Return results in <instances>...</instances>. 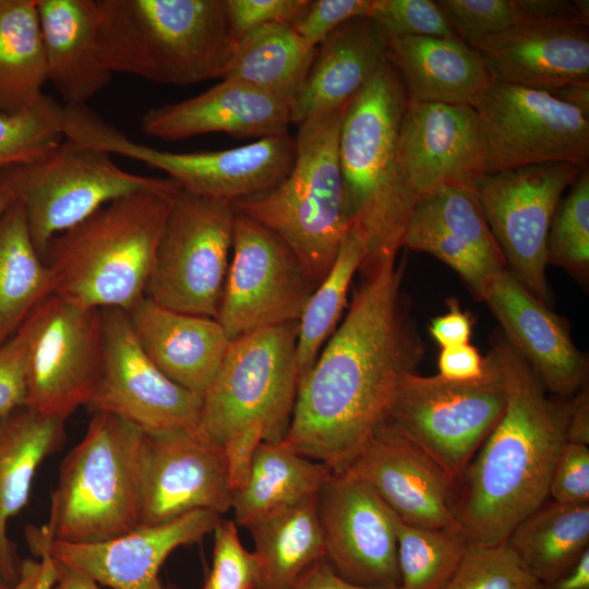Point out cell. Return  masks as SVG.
<instances>
[{"label":"cell","instance_id":"cell-1","mask_svg":"<svg viewBox=\"0 0 589 589\" xmlns=\"http://www.w3.org/2000/svg\"><path fill=\"white\" fill-rule=\"evenodd\" d=\"M361 273L346 317L299 382L283 438L333 473L346 471L377 431L398 382L424 354L401 291L404 265L390 257Z\"/></svg>","mask_w":589,"mask_h":589},{"label":"cell","instance_id":"cell-2","mask_svg":"<svg viewBox=\"0 0 589 589\" xmlns=\"http://www.w3.org/2000/svg\"><path fill=\"white\" fill-rule=\"evenodd\" d=\"M505 390L504 412L455 481L452 509L469 542L504 543L548 498L566 442L568 402L557 404L504 336L492 340Z\"/></svg>","mask_w":589,"mask_h":589},{"label":"cell","instance_id":"cell-3","mask_svg":"<svg viewBox=\"0 0 589 589\" xmlns=\"http://www.w3.org/2000/svg\"><path fill=\"white\" fill-rule=\"evenodd\" d=\"M407 100L404 82L386 59L342 116L338 159L344 212L348 230L364 248L360 272L397 256L418 200L399 151Z\"/></svg>","mask_w":589,"mask_h":589},{"label":"cell","instance_id":"cell-4","mask_svg":"<svg viewBox=\"0 0 589 589\" xmlns=\"http://www.w3.org/2000/svg\"><path fill=\"white\" fill-rule=\"evenodd\" d=\"M179 185L117 199L53 237L43 254L53 293L96 309L130 312L143 298Z\"/></svg>","mask_w":589,"mask_h":589},{"label":"cell","instance_id":"cell-5","mask_svg":"<svg viewBox=\"0 0 589 589\" xmlns=\"http://www.w3.org/2000/svg\"><path fill=\"white\" fill-rule=\"evenodd\" d=\"M97 52L111 73L164 85L224 79L236 41L226 0H96Z\"/></svg>","mask_w":589,"mask_h":589},{"label":"cell","instance_id":"cell-6","mask_svg":"<svg viewBox=\"0 0 589 589\" xmlns=\"http://www.w3.org/2000/svg\"><path fill=\"white\" fill-rule=\"evenodd\" d=\"M145 433L93 412L84 437L64 458L40 529L50 540H110L140 526Z\"/></svg>","mask_w":589,"mask_h":589},{"label":"cell","instance_id":"cell-7","mask_svg":"<svg viewBox=\"0 0 589 589\" xmlns=\"http://www.w3.org/2000/svg\"><path fill=\"white\" fill-rule=\"evenodd\" d=\"M347 106L317 112L298 125L294 165L277 187L232 202L236 213L286 242L317 284L330 271L348 231L338 159Z\"/></svg>","mask_w":589,"mask_h":589},{"label":"cell","instance_id":"cell-8","mask_svg":"<svg viewBox=\"0 0 589 589\" xmlns=\"http://www.w3.org/2000/svg\"><path fill=\"white\" fill-rule=\"evenodd\" d=\"M62 131L79 144L161 170L181 190L230 203L274 189L296 160V137L289 133L220 151L158 149L133 141L87 105L64 108Z\"/></svg>","mask_w":589,"mask_h":589},{"label":"cell","instance_id":"cell-9","mask_svg":"<svg viewBox=\"0 0 589 589\" xmlns=\"http://www.w3.org/2000/svg\"><path fill=\"white\" fill-rule=\"evenodd\" d=\"M485 358V371L474 381L454 382L417 372L404 375L378 429L418 446L456 481L506 405L496 359L491 350Z\"/></svg>","mask_w":589,"mask_h":589},{"label":"cell","instance_id":"cell-10","mask_svg":"<svg viewBox=\"0 0 589 589\" xmlns=\"http://www.w3.org/2000/svg\"><path fill=\"white\" fill-rule=\"evenodd\" d=\"M298 321L265 327L230 341L202 396L200 430L221 444L235 431L262 422L266 442L284 438L296 404Z\"/></svg>","mask_w":589,"mask_h":589},{"label":"cell","instance_id":"cell-11","mask_svg":"<svg viewBox=\"0 0 589 589\" xmlns=\"http://www.w3.org/2000/svg\"><path fill=\"white\" fill-rule=\"evenodd\" d=\"M3 171L24 208L31 238L41 259L53 237L104 205L172 181L129 172L110 154L68 139L43 157Z\"/></svg>","mask_w":589,"mask_h":589},{"label":"cell","instance_id":"cell-12","mask_svg":"<svg viewBox=\"0 0 589 589\" xmlns=\"http://www.w3.org/2000/svg\"><path fill=\"white\" fill-rule=\"evenodd\" d=\"M232 203L179 190L163 227L145 298L217 318L232 249Z\"/></svg>","mask_w":589,"mask_h":589},{"label":"cell","instance_id":"cell-13","mask_svg":"<svg viewBox=\"0 0 589 589\" xmlns=\"http://www.w3.org/2000/svg\"><path fill=\"white\" fill-rule=\"evenodd\" d=\"M22 325L27 335L25 406L65 421L87 406L101 375V309L52 293Z\"/></svg>","mask_w":589,"mask_h":589},{"label":"cell","instance_id":"cell-14","mask_svg":"<svg viewBox=\"0 0 589 589\" xmlns=\"http://www.w3.org/2000/svg\"><path fill=\"white\" fill-rule=\"evenodd\" d=\"M485 175L528 166H588L589 113L537 89L492 82L473 107Z\"/></svg>","mask_w":589,"mask_h":589},{"label":"cell","instance_id":"cell-15","mask_svg":"<svg viewBox=\"0 0 589 589\" xmlns=\"http://www.w3.org/2000/svg\"><path fill=\"white\" fill-rule=\"evenodd\" d=\"M587 166L552 163L483 175L474 191L507 269L550 306L546 238L565 190Z\"/></svg>","mask_w":589,"mask_h":589},{"label":"cell","instance_id":"cell-16","mask_svg":"<svg viewBox=\"0 0 589 589\" xmlns=\"http://www.w3.org/2000/svg\"><path fill=\"white\" fill-rule=\"evenodd\" d=\"M217 321L230 340L299 321L318 285L276 233L236 213Z\"/></svg>","mask_w":589,"mask_h":589},{"label":"cell","instance_id":"cell-17","mask_svg":"<svg viewBox=\"0 0 589 589\" xmlns=\"http://www.w3.org/2000/svg\"><path fill=\"white\" fill-rule=\"evenodd\" d=\"M104 365L87 404L146 434L200 429L202 396L168 378L144 353L131 328L129 313L101 309Z\"/></svg>","mask_w":589,"mask_h":589},{"label":"cell","instance_id":"cell-18","mask_svg":"<svg viewBox=\"0 0 589 589\" xmlns=\"http://www.w3.org/2000/svg\"><path fill=\"white\" fill-rule=\"evenodd\" d=\"M324 558L358 586L399 588L397 540L390 509L364 481L332 473L317 494Z\"/></svg>","mask_w":589,"mask_h":589},{"label":"cell","instance_id":"cell-19","mask_svg":"<svg viewBox=\"0 0 589 589\" xmlns=\"http://www.w3.org/2000/svg\"><path fill=\"white\" fill-rule=\"evenodd\" d=\"M221 444L200 429L146 434L142 465L140 525H159L207 509L231 508Z\"/></svg>","mask_w":589,"mask_h":589},{"label":"cell","instance_id":"cell-20","mask_svg":"<svg viewBox=\"0 0 589 589\" xmlns=\"http://www.w3.org/2000/svg\"><path fill=\"white\" fill-rule=\"evenodd\" d=\"M400 248L435 256L455 271L481 301L490 284L507 269L474 188L470 187L445 184L419 196Z\"/></svg>","mask_w":589,"mask_h":589},{"label":"cell","instance_id":"cell-21","mask_svg":"<svg viewBox=\"0 0 589 589\" xmlns=\"http://www.w3.org/2000/svg\"><path fill=\"white\" fill-rule=\"evenodd\" d=\"M344 472L366 482L409 526L461 530L452 509L455 479L398 435L378 429Z\"/></svg>","mask_w":589,"mask_h":589},{"label":"cell","instance_id":"cell-22","mask_svg":"<svg viewBox=\"0 0 589 589\" xmlns=\"http://www.w3.org/2000/svg\"><path fill=\"white\" fill-rule=\"evenodd\" d=\"M399 151L418 197L445 184L473 188L485 175L481 129L470 106L407 100Z\"/></svg>","mask_w":589,"mask_h":589},{"label":"cell","instance_id":"cell-23","mask_svg":"<svg viewBox=\"0 0 589 589\" xmlns=\"http://www.w3.org/2000/svg\"><path fill=\"white\" fill-rule=\"evenodd\" d=\"M219 519L215 512L199 509L165 524L140 525L120 537L87 543L50 540L40 529L35 530L52 557L100 585L111 589H172L158 577L168 555L213 532Z\"/></svg>","mask_w":589,"mask_h":589},{"label":"cell","instance_id":"cell-24","mask_svg":"<svg viewBox=\"0 0 589 589\" xmlns=\"http://www.w3.org/2000/svg\"><path fill=\"white\" fill-rule=\"evenodd\" d=\"M482 301L545 390L568 396L585 387L588 357L574 344L567 321L537 299L508 269L490 284Z\"/></svg>","mask_w":589,"mask_h":589},{"label":"cell","instance_id":"cell-25","mask_svg":"<svg viewBox=\"0 0 589 589\" xmlns=\"http://www.w3.org/2000/svg\"><path fill=\"white\" fill-rule=\"evenodd\" d=\"M473 49L493 82L551 95L589 86L588 26L529 22Z\"/></svg>","mask_w":589,"mask_h":589},{"label":"cell","instance_id":"cell-26","mask_svg":"<svg viewBox=\"0 0 589 589\" xmlns=\"http://www.w3.org/2000/svg\"><path fill=\"white\" fill-rule=\"evenodd\" d=\"M290 124L287 100L229 79L196 96L151 108L141 120L147 136L163 141L208 133L263 139L288 133Z\"/></svg>","mask_w":589,"mask_h":589},{"label":"cell","instance_id":"cell-27","mask_svg":"<svg viewBox=\"0 0 589 589\" xmlns=\"http://www.w3.org/2000/svg\"><path fill=\"white\" fill-rule=\"evenodd\" d=\"M129 318L148 359L172 382L203 396L231 341L219 322L171 311L147 298L129 312Z\"/></svg>","mask_w":589,"mask_h":589},{"label":"cell","instance_id":"cell-28","mask_svg":"<svg viewBox=\"0 0 589 589\" xmlns=\"http://www.w3.org/2000/svg\"><path fill=\"white\" fill-rule=\"evenodd\" d=\"M386 59L408 100L474 107L493 82L479 53L458 37H384Z\"/></svg>","mask_w":589,"mask_h":589},{"label":"cell","instance_id":"cell-29","mask_svg":"<svg viewBox=\"0 0 589 589\" xmlns=\"http://www.w3.org/2000/svg\"><path fill=\"white\" fill-rule=\"evenodd\" d=\"M386 60L385 40L369 17L341 24L317 46L308 76L290 104L297 127L311 116L346 107Z\"/></svg>","mask_w":589,"mask_h":589},{"label":"cell","instance_id":"cell-30","mask_svg":"<svg viewBox=\"0 0 589 589\" xmlns=\"http://www.w3.org/2000/svg\"><path fill=\"white\" fill-rule=\"evenodd\" d=\"M48 81L64 106L87 105L111 81L97 52L96 0H37Z\"/></svg>","mask_w":589,"mask_h":589},{"label":"cell","instance_id":"cell-31","mask_svg":"<svg viewBox=\"0 0 589 589\" xmlns=\"http://www.w3.org/2000/svg\"><path fill=\"white\" fill-rule=\"evenodd\" d=\"M64 420L22 406L0 419V576L10 586L21 561L8 537V522L26 505L36 470L64 440Z\"/></svg>","mask_w":589,"mask_h":589},{"label":"cell","instance_id":"cell-32","mask_svg":"<svg viewBox=\"0 0 589 589\" xmlns=\"http://www.w3.org/2000/svg\"><path fill=\"white\" fill-rule=\"evenodd\" d=\"M243 527L255 545V589H287L304 569L324 557L317 495L267 510Z\"/></svg>","mask_w":589,"mask_h":589},{"label":"cell","instance_id":"cell-33","mask_svg":"<svg viewBox=\"0 0 589 589\" xmlns=\"http://www.w3.org/2000/svg\"><path fill=\"white\" fill-rule=\"evenodd\" d=\"M505 543L538 582L554 580L589 550V504L545 501L513 529Z\"/></svg>","mask_w":589,"mask_h":589},{"label":"cell","instance_id":"cell-34","mask_svg":"<svg viewBox=\"0 0 589 589\" xmlns=\"http://www.w3.org/2000/svg\"><path fill=\"white\" fill-rule=\"evenodd\" d=\"M316 49L292 25H263L237 43L224 79L245 83L291 104L308 76Z\"/></svg>","mask_w":589,"mask_h":589},{"label":"cell","instance_id":"cell-35","mask_svg":"<svg viewBox=\"0 0 589 589\" xmlns=\"http://www.w3.org/2000/svg\"><path fill=\"white\" fill-rule=\"evenodd\" d=\"M53 293L49 267L36 250L19 201L0 217V338L13 336Z\"/></svg>","mask_w":589,"mask_h":589},{"label":"cell","instance_id":"cell-36","mask_svg":"<svg viewBox=\"0 0 589 589\" xmlns=\"http://www.w3.org/2000/svg\"><path fill=\"white\" fill-rule=\"evenodd\" d=\"M48 82L37 0H4L0 9V112L33 107Z\"/></svg>","mask_w":589,"mask_h":589},{"label":"cell","instance_id":"cell-37","mask_svg":"<svg viewBox=\"0 0 589 589\" xmlns=\"http://www.w3.org/2000/svg\"><path fill=\"white\" fill-rule=\"evenodd\" d=\"M333 472L322 462L293 452L283 440L259 446L248 484L232 494L236 524L273 508L317 495Z\"/></svg>","mask_w":589,"mask_h":589},{"label":"cell","instance_id":"cell-38","mask_svg":"<svg viewBox=\"0 0 589 589\" xmlns=\"http://www.w3.org/2000/svg\"><path fill=\"white\" fill-rule=\"evenodd\" d=\"M363 260L364 248L360 239L348 230L330 271L316 286L298 321L297 365L300 380L335 332L347 303L350 284Z\"/></svg>","mask_w":589,"mask_h":589},{"label":"cell","instance_id":"cell-39","mask_svg":"<svg viewBox=\"0 0 589 589\" xmlns=\"http://www.w3.org/2000/svg\"><path fill=\"white\" fill-rule=\"evenodd\" d=\"M392 516L399 589H444L465 555L469 544L466 536L461 530L417 528L401 521L393 512Z\"/></svg>","mask_w":589,"mask_h":589},{"label":"cell","instance_id":"cell-40","mask_svg":"<svg viewBox=\"0 0 589 589\" xmlns=\"http://www.w3.org/2000/svg\"><path fill=\"white\" fill-rule=\"evenodd\" d=\"M553 215L546 238V262L579 283L589 277V169L585 167Z\"/></svg>","mask_w":589,"mask_h":589},{"label":"cell","instance_id":"cell-41","mask_svg":"<svg viewBox=\"0 0 589 589\" xmlns=\"http://www.w3.org/2000/svg\"><path fill=\"white\" fill-rule=\"evenodd\" d=\"M63 105L44 96L31 108L15 113L0 112V169L32 163L63 140Z\"/></svg>","mask_w":589,"mask_h":589},{"label":"cell","instance_id":"cell-42","mask_svg":"<svg viewBox=\"0 0 589 589\" xmlns=\"http://www.w3.org/2000/svg\"><path fill=\"white\" fill-rule=\"evenodd\" d=\"M537 584L505 542H469L444 589H536Z\"/></svg>","mask_w":589,"mask_h":589},{"label":"cell","instance_id":"cell-43","mask_svg":"<svg viewBox=\"0 0 589 589\" xmlns=\"http://www.w3.org/2000/svg\"><path fill=\"white\" fill-rule=\"evenodd\" d=\"M459 39L471 48L518 25L533 22L519 0H437Z\"/></svg>","mask_w":589,"mask_h":589},{"label":"cell","instance_id":"cell-44","mask_svg":"<svg viewBox=\"0 0 589 589\" xmlns=\"http://www.w3.org/2000/svg\"><path fill=\"white\" fill-rule=\"evenodd\" d=\"M369 19L383 37H458L432 0H373Z\"/></svg>","mask_w":589,"mask_h":589},{"label":"cell","instance_id":"cell-45","mask_svg":"<svg viewBox=\"0 0 589 589\" xmlns=\"http://www.w3.org/2000/svg\"><path fill=\"white\" fill-rule=\"evenodd\" d=\"M213 532V564L202 589H255L259 563L242 545L236 521L219 519Z\"/></svg>","mask_w":589,"mask_h":589},{"label":"cell","instance_id":"cell-46","mask_svg":"<svg viewBox=\"0 0 589 589\" xmlns=\"http://www.w3.org/2000/svg\"><path fill=\"white\" fill-rule=\"evenodd\" d=\"M311 0H226L232 37L237 43L249 32L267 24L294 25Z\"/></svg>","mask_w":589,"mask_h":589},{"label":"cell","instance_id":"cell-47","mask_svg":"<svg viewBox=\"0 0 589 589\" xmlns=\"http://www.w3.org/2000/svg\"><path fill=\"white\" fill-rule=\"evenodd\" d=\"M562 504H589V448L565 442L555 459L548 497Z\"/></svg>","mask_w":589,"mask_h":589},{"label":"cell","instance_id":"cell-48","mask_svg":"<svg viewBox=\"0 0 589 589\" xmlns=\"http://www.w3.org/2000/svg\"><path fill=\"white\" fill-rule=\"evenodd\" d=\"M372 5L373 0H313L293 28L305 41L317 47L347 21L369 17Z\"/></svg>","mask_w":589,"mask_h":589},{"label":"cell","instance_id":"cell-49","mask_svg":"<svg viewBox=\"0 0 589 589\" xmlns=\"http://www.w3.org/2000/svg\"><path fill=\"white\" fill-rule=\"evenodd\" d=\"M27 335L23 325L0 347V419L26 401Z\"/></svg>","mask_w":589,"mask_h":589},{"label":"cell","instance_id":"cell-50","mask_svg":"<svg viewBox=\"0 0 589 589\" xmlns=\"http://www.w3.org/2000/svg\"><path fill=\"white\" fill-rule=\"evenodd\" d=\"M264 440V424L253 422L235 431L223 441L228 482L232 494L248 484L256 450Z\"/></svg>","mask_w":589,"mask_h":589},{"label":"cell","instance_id":"cell-51","mask_svg":"<svg viewBox=\"0 0 589 589\" xmlns=\"http://www.w3.org/2000/svg\"><path fill=\"white\" fill-rule=\"evenodd\" d=\"M438 375L454 382L480 378L486 368V358L470 345L442 348L438 357Z\"/></svg>","mask_w":589,"mask_h":589},{"label":"cell","instance_id":"cell-52","mask_svg":"<svg viewBox=\"0 0 589 589\" xmlns=\"http://www.w3.org/2000/svg\"><path fill=\"white\" fill-rule=\"evenodd\" d=\"M446 302L448 312L431 321L430 335L441 348L469 344L474 323L472 314L464 311L454 297Z\"/></svg>","mask_w":589,"mask_h":589},{"label":"cell","instance_id":"cell-53","mask_svg":"<svg viewBox=\"0 0 589 589\" xmlns=\"http://www.w3.org/2000/svg\"><path fill=\"white\" fill-rule=\"evenodd\" d=\"M287 589H399L353 585L340 576L323 557L304 569Z\"/></svg>","mask_w":589,"mask_h":589},{"label":"cell","instance_id":"cell-54","mask_svg":"<svg viewBox=\"0 0 589 589\" xmlns=\"http://www.w3.org/2000/svg\"><path fill=\"white\" fill-rule=\"evenodd\" d=\"M566 442L589 445V393L582 387L568 402Z\"/></svg>","mask_w":589,"mask_h":589},{"label":"cell","instance_id":"cell-55","mask_svg":"<svg viewBox=\"0 0 589 589\" xmlns=\"http://www.w3.org/2000/svg\"><path fill=\"white\" fill-rule=\"evenodd\" d=\"M536 589H589V550L565 575L545 582H538Z\"/></svg>","mask_w":589,"mask_h":589},{"label":"cell","instance_id":"cell-56","mask_svg":"<svg viewBox=\"0 0 589 589\" xmlns=\"http://www.w3.org/2000/svg\"><path fill=\"white\" fill-rule=\"evenodd\" d=\"M27 542L31 550L40 561V575L37 589H52L55 584L56 570L51 554L47 549L46 542L38 536L34 528L26 531Z\"/></svg>","mask_w":589,"mask_h":589},{"label":"cell","instance_id":"cell-57","mask_svg":"<svg viewBox=\"0 0 589 589\" xmlns=\"http://www.w3.org/2000/svg\"><path fill=\"white\" fill-rule=\"evenodd\" d=\"M52 558L56 570L52 589H100L98 582L87 574L55 557Z\"/></svg>","mask_w":589,"mask_h":589},{"label":"cell","instance_id":"cell-58","mask_svg":"<svg viewBox=\"0 0 589 589\" xmlns=\"http://www.w3.org/2000/svg\"><path fill=\"white\" fill-rule=\"evenodd\" d=\"M40 575V561L24 560L21 562L20 578L10 589H37Z\"/></svg>","mask_w":589,"mask_h":589},{"label":"cell","instance_id":"cell-59","mask_svg":"<svg viewBox=\"0 0 589 589\" xmlns=\"http://www.w3.org/2000/svg\"><path fill=\"white\" fill-rule=\"evenodd\" d=\"M15 201L14 191L5 176L3 168L0 169V217Z\"/></svg>","mask_w":589,"mask_h":589},{"label":"cell","instance_id":"cell-60","mask_svg":"<svg viewBox=\"0 0 589 589\" xmlns=\"http://www.w3.org/2000/svg\"><path fill=\"white\" fill-rule=\"evenodd\" d=\"M11 587L0 576V589H10Z\"/></svg>","mask_w":589,"mask_h":589},{"label":"cell","instance_id":"cell-61","mask_svg":"<svg viewBox=\"0 0 589 589\" xmlns=\"http://www.w3.org/2000/svg\"><path fill=\"white\" fill-rule=\"evenodd\" d=\"M3 2H4V0H0V9H1L2 5H3Z\"/></svg>","mask_w":589,"mask_h":589},{"label":"cell","instance_id":"cell-62","mask_svg":"<svg viewBox=\"0 0 589 589\" xmlns=\"http://www.w3.org/2000/svg\"><path fill=\"white\" fill-rule=\"evenodd\" d=\"M5 341H3L1 338H0V347L4 344Z\"/></svg>","mask_w":589,"mask_h":589}]
</instances>
